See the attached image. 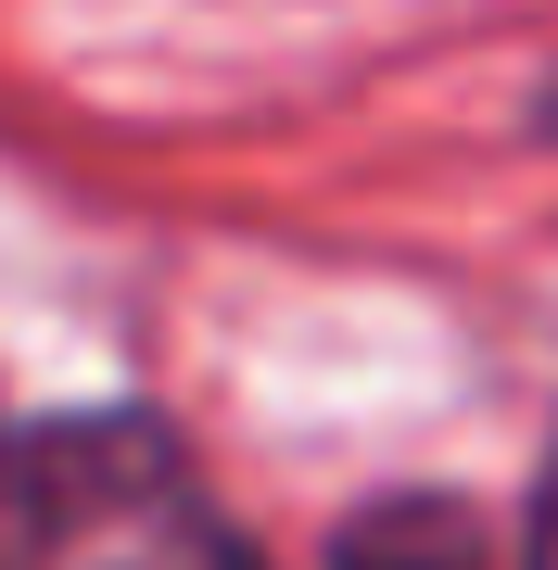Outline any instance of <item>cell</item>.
I'll return each instance as SVG.
<instances>
[{
    "mask_svg": "<svg viewBox=\"0 0 558 570\" xmlns=\"http://www.w3.org/2000/svg\"><path fill=\"white\" fill-rule=\"evenodd\" d=\"M0 570H267L153 406L0 419Z\"/></svg>",
    "mask_w": 558,
    "mask_h": 570,
    "instance_id": "6da1fadb",
    "label": "cell"
},
{
    "mask_svg": "<svg viewBox=\"0 0 558 570\" xmlns=\"http://www.w3.org/2000/svg\"><path fill=\"white\" fill-rule=\"evenodd\" d=\"M331 570H533V532H508L470 508V494H444V482H393L369 494L343 532H331Z\"/></svg>",
    "mask_w": 558,
    "mask_h": 570,
    "instance_id": "7a4b0ae2",
    "label": "cell"
},
{
    "mask_svg": "<svg viewBox=\"0 0 558 570\" xmlns=\"http://www.w3.org/2000/svg\"><path fill=\"white\" fill-rule=\"evenodd\" d=\"M533 570H558V444H546V482H533Z\"/></svg>",
    "mask_w": 558,
    "mask_h": 570,
    "instance_id": "3957f363",
    "label": "cell"
},
{
    "mask_svg": "<svg viewBox=\"0 0 558 570\" xmlns=\"http://www.w3.org/2000/svg\"><path fill=\"white\" fill-rule=\"evenodd\" d=\"M546 140H558V89H546Z\"/></svg>",
    "mask_w": 558,
    "mask_h": 570,
    "instance_id": "277c9868",
    "label": "cell"
}]
</instances>
